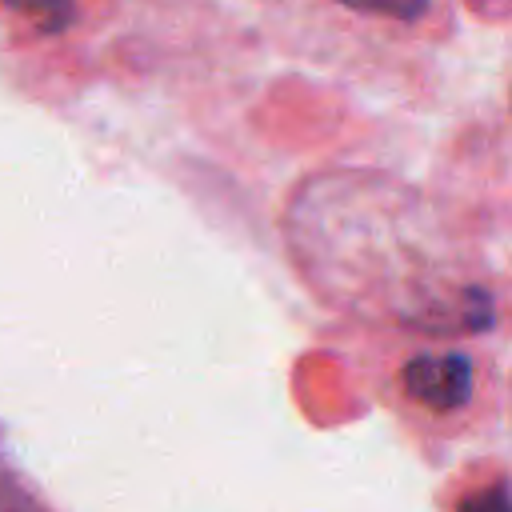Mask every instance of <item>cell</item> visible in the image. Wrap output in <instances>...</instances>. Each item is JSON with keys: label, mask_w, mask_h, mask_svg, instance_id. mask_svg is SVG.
Masks as SVG:
<instances>
[{"label": "cell", "mask_w": 512, "mask_h": 512, "mask_svg": "<svg viewBox=\"0 0 512 512\" xmlns=\"http://www.w3.org/2000/svg\"><path fill=\"white\" fill-rule=\"evenodd\" d=\"M296 252L316 264V284L348 308H372L420 332H484L492 292L452 256L420 200L376 176H324L296 204Z\"/></svg>", "instance_id": "1"}, {"label": "cell", "mask_w": 512, "mask_h": 512, "mask_svg": "<svg viewBox=\"0 0 512 512\" xmlns=\"http://www.w3.org/2000/svg\"><path fill=\"white\" fill-rule=\"evenodd\" d=\"M400 388L404 396L432 412V416H452L472 400L476 388V368L464 352L444 348V352H420L400 368Z\"/></svg>", "instance_id": "2"}, {"label": "cell", "mask_w": 512, "mask_h": 512, "mask_svg": "<svg viewBox=\"0 0 512 512\" xmlns=\"http://www.w3.org/2000/svg\"><path fill=\"white\" fill-rule=\"evenodd\" d=\"M340 16H352L360 24L384 28V32H408V36H428L444 28V0H324Z\"/></svg>", "instance_id": "3"}, {"label": "cell", "mask_w": 512, "mask_h": 512, "mask_svg": "<svg viewBox=\"0 0 512 512\" xmlns=\"http://www.w3.org/2000/svg\"><path fill=\"white\" fill-rule=\"evenodd\" d=\"M92 0H0V12L28 36L36 40H52L72 32Z\"/></svg>", "instance_id": "4"}, {"label": "cell", "mask_w": 512, "mask_h": 512, "mask_svg": "<svg viewBox=\"0 0 512 512\" xmlns=\"http://www.w3.org/2000/svg\"><path fill=\"white\" fill-rule=\"evenodd\" d=\"M452 512H512V484L504 476H488L476 480L460 492Z\"/></svg>", "instance_id": "5"}, {"label": "cell", "mask_w": 512, "mask_h": 512, "mask_svg": "<svg viewBox=\"0 0 512 512\" xmlns=\"http://www.w3.org/2000/svg\"><path fill=\"white\" fill-rule=\"evenodd\" d=\"M476 20H488V24H504L512 20V0H460Z\"/></svg>", "instance_id": "6"}]
</instances>
